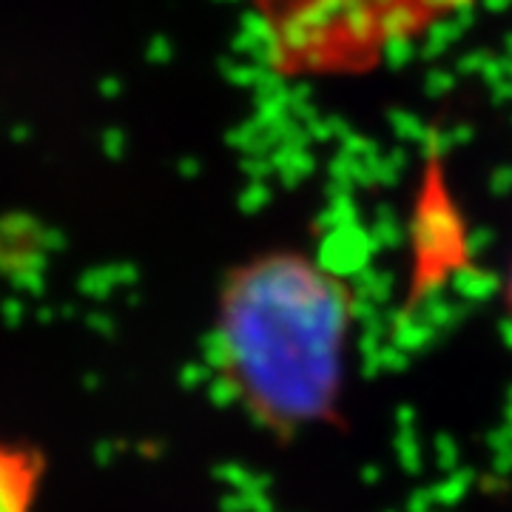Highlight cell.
I'll return each instance as SVG.
<instances>
[{"label":"cell","mask_w":512,"mask_h":512,"mask_svg":"<svg viewBox=\"0 0 512 512\" xmlns=\"http://www.w3.org/2000/svg\"><path fill=\"white\" fill-rule=\"evenodd\" d=\"M46 478L43 447L0 430V512H40Z\"/></svg>","instance_id":"obj_3"},{"label":"cell","mask_w":512,"mask_h":512,"mask_svg":"<svg viewBox=\"0 0 512 512\" xmlns=\"http://www.w3.org/2000/svg\"><path fill=\"white\" fill-rule=\"evenodd\" d=\"M464 6L467 0H251L265 57L288 80L373 72Z\"/></svg>","instance_id":"obj_2"},{"label":"cell","mask_w":512,"mask_h":512,"mask_svg":"<svg viewBox=\"0 0 512 512\" xmlns=\"http://www.w3.org/2000/svg\"><path fill=\"white\" fill-rule=\"evenodd\" d=\"M510 308H512V271H510Z\"/></svg>","instance_id":"obj_4"},{"label":"cell","mask_w":512,"mask_h":512,"mask_svg":"<svg viewBox=\"0 0 512 512\" xmlns=\"http://www.w3.org/2000/svg\"><path fill=\"white\" fill-rule=\"evenodd\" d=\"M353 322L348 285L293 251L248 259L225 276L211 356L222 387L265 430L293 433L330 416Z\"/></svg>","instance_id":"obj_1"}]
</instances>
